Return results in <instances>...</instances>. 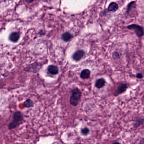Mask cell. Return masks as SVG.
Returning <instances> with one entry per match:
<instances>
[{"mask_svg":"<svg viewBox=\"0 0 144 144\" xmlns=\"http://www.w3.org/2000/svg\"><path fill=\"white\" fill-rule=\"evenodd\" d=\"M90 75V71L88 69H85L81 72V78L83 79H86L89 78Z\"/></svg>","mask_w":144,"mask_h":144,"instance_id":"9","label":"cell"},{"mask_svg":"<svg viewBox=\"0 0 144 144\" xmlns=\"http://www.w3.org/2000/svg\"><path fill=\"white\" fill-rule=\"evenodd\" d=\"M113 144H120L118 142H115V143H113Z\"/></svg>","mask_w":144,"mask_h":144,"instance_id":"16","label":"cell"},{"mask_svg":"<svg viewBox=\"0 0 144 144\" xmlns=\"http://www.w3.org/2000/svg\"><path fill=\"white\" fill-rule=\"evenodd\" d=\"M127 88V85L126 83H122L119 85L116 90L114 93V95L115 96H117L120 94H122L124 92Z\"/></svg>","mask_w":144,"mask_h":144,"instance_id":"5","label":"cell"},{"mask_svg":"<svg viewBox=\"0 0 144 144\" xmlns=\"http://www.w3.org/2000/svg\"><path fill=\"white\" fill-rule=\"evenodd\" d=\"M135 2V1H132V2L130 3L129 4V5H128L127 6V12H129L131 6H132V5H133Z\"/></svg>","mask_w":144,"mask_h":144,"instance_id":"14","label":"cell"},{"mask_svg":"<svg viewBox=\"0 0 144 144\" xmlns=\"http://www.w3.org/2000/svg\"><path fill=\"white\" fill-rule=\"evenodd\" d=\"M73 38V35L69 32H66L63 34L61 36V38L63 41L65 42H68L71 40Z\"/></svg>","mask_w":144,"mask_h":144,"instance_id":"7","label":"cell"},{"mask_svg":"<svg viewBox=\"0 0 144 144\" xmlns=\"http://www.w3.org/2000/svg\"><path fill=\"white\" fill-rule=\"evenodd\" d=\"M34 102L30 99H27L24 103V106L26 108H30L34 106Z\"/></svg>","mask_w":144,"mask_h":144,"instance_id":"12","label":"cell"},{"mask_svg":"<svg viewBox=\"0 0 144 144\" xmlns=\"http://www.w3.org/2000/svg\"><path fill=\"white\" fill-rule=\"evenodd\" d=\"M23 118L22 113L19 111L16 112L13 115L12 121L10 122L8 125V129L12 130L15 129L23 121Z\"/></svg>","mask_w":144,"mask_h":144,"instance_id":"1","label":"cell"},{"mask_svg":"<svg viewBox=\"0 0 144 144\" xmlns=\"http://www.w3.org/2000/svg\"><path fill=\"white\" fill-rule=\"evenodd\" d=\"M136 77H137V78H139V79H142L143 77V75H142V74L139 73L137 74Z\"/></svg>","mask_w":144,"mask_h":144,"instance_id":"15","label":"cell"},{"mask_svg":"<svg viewBox=\"0 0 144 144\" xmlns=\"http://www.w3.org/2000/svg\"><path fill=\"white\" fill-rule=\"evenodd\" d=\"M89 131H90L89 129H88V128H85L82 130L81 132L83 135H88V133H89Z\"/></svg>","mask_w":144,"mask_h":144,"instance_id":"13","label":"cell"},{"mask_svg":"<svg viewBox=\"0 0 144 144\" xmlns=\"http://www.w3.org/2000/svg\"><path fill=\"white\" fill-rule=\"evenodd\" d=\"M19 38L20 34L17 32L12 33L9 36L10 40L12 42H16L19 39Z\"/></svg>","mask_w":144,"mask_h":144,"instance_id":"6","label":"cell"},{"mask_svg":"<svg viewBox=\"0 0 144 144\" xmlns=\"http://www.w3.org/2000/svg\"><path fill=\"white\" fill-rule=\"evenodd\" d=\"M118 9V4L116 3L113 2L109 4L108 7V11L115 12L117 11Z\"/></svg>","mask_w":144,"mask_h":144,"instance_id":"10","label":"cell"},{"mask_svg":"<svg viewBox=\"0 0 144 144\" xmlns=\"http://www.w3.org/2000/svg\"><path fill=\"white\" fill-rule=\"evenodd\" d=\"M105 81L103 78H100L97 79L95 83V86L98 88H101L105 85Z\"/></svg>","mask_w":144,"mask_h":144,"instance_id":"11","label":"cell"},{"mask_svg":"<svg viewBox=\"0 0 144 144\" xmlns=\"http://www.w3.org/2000/svg\"><path fill=\"white\" fill-rule=\"evenodd\" d=\"M85 55V52L83 50L77 51L72 55V59L76 61H79L83 58Z\"/></svg>","mask_w":144,"mask_h":144,"instance_id":"4","label":"cell"},{"mask_svg":"<svg viewBox=\"0 0 144 144\" xmlns=\"http://www.w3.org/2000/svg\"><path fill=\"white\" fill-rule=\"evenodd\" d=\"M47 69L49 73L53 75H57L59 71V69L58 66L54 65H50L48 66Z\"/></svg>","mask_w":144,"mask_h":144,"instance_id":"8","label":"cell"},{"mask_svg":"<svg viewBox=\"0 0 144 144\" xmlns=\"http://www.w3.org/2000/svg\"><path fill=\"white\" fill-rule=\"evenodd\" d=\"M127 28L130 30H133L137 36L139 37H141L144 35L143 28L140 25L137 24H133L129 25Z\"/></svg>","mask_w":144,"mask_h":144,"instance_id":"3","label":"cell"},{"mask_svg":"<svg viewBox=\"0 0 144 144\" xmlns=\"http://www.w3.org/2000/svg\"><path fill=\"white\" fill-rule=\"evenodd\" d=\"M72 94L70 99V103L72 106H76L80 101L82 92L78 88H75L71 91Z\"/></svg>","mask_w":144,"mask_h":144,"instance_id":"2","label":"cell"}]
</instances>
